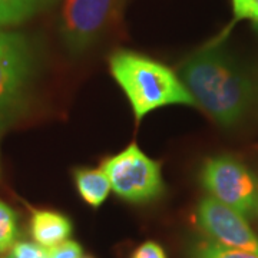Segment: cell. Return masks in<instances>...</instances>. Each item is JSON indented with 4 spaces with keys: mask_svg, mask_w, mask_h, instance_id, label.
Listing matches in <instances>:
<instances>
[{
    "mask_svg": "<svg viewBox=\"0 0 258 258\" xmlns=\"http://www.w3.org/2000/svg\"><path fill=\"white\" fill-rule=\"evenodd\" d=\"M30 232L37 244L52 248L71 237L72 221L60 212L35 210L30 218Z\"/></svg>",
    "mask_w": 258,
    "mask_h": 258,
    "instance_id": "ba28073f",
    "label": "cell"
},
{
    "mask_svg": "<svg viewBox=\"0 0 258 258\" xmlns=\"http://www.w3.org/2000/svg\"><path fill=\"white\" fill-rule=\"evenodd\" d=\"M132 258H166L165 252L162 247L154 242V241H148L144 242L141 247L137 248V251L134 252Z\"/></svg>",
    "mask_w": 258,
    "mask_h": 258,
    "instance_id": "2e32d148",
    "label": "cell"
},
{
    "mask_svg": "<svg viewBox=\"0 0 258 258\" xmlns=\"http://www.w3.org/2000/svg\"><path fill=\"white\" fill-rule=\"evenodd\" d=\"M12 255L15 258H49V251H46L40 244L20 241L13 245Z\"/></svg>",
    "mask_w": 258,
    "mask_h": 258,
    "instance_id": "5bb4252c",
    "label": "cell"
},
{
    "mask_svg": "<svg viewBox=\"0 0 258 258\" xmlns=\"http://www.w3.org/2000/svg\"><path fill=\"white\" fill-rule=\"evenodd\" d=\"M113 10V0H64L59 32L71 55H82L99 39Z\"/></svg>",
    "mask_w": 258,
    "mask_h": 258,
    "instance_id": "8992f818",
    "label": "cell"
},
{
    "mask_svg": "<svg viewBox=\"0 0 258 258\" xmlns=\"http://www.w3.org/2000/svg\"><path fill=\"white\" fill-rule=\"evenodd\" d=\"M111 74L122 88L137 120L166 105L197 106L181 78L168 66L131 50L109 57Z\"/></svg>",
    "mask_w": 258,
    "mask_h": 258,
    "instance_id": "7a4b0ae2",
    "label": "cell"
},
{
    "mask_svg": "<svg viewBox=\"0 0 258 258\" xmlns=\"http://www.w3.org/2000/svg\"><path fill=\"white\" fill-rule=\"evenodd\" d=\"M18 237V215L8 204L0 201V254L13 248Z\"/></svg>",
    "mask_w": 258,
    "mask_h": 258,
    "instance_id": "8fae6325",
    "label": "cell"
},
{
    "mask_svg": "<svg viewBox=\"0 0 258 258\" xmlns=\"http://www.w3.org/2000/svg\"><path fill=\"white\" fill-rule=\"evenodd\" d=\"M255 212H257V215H258V201H257V208H255Z\"/></svg>",
    "mask_w": 258,
    "mask_h": 258,
    "instance_id": "ffe728a7",
    "label": "cell"
},
{
    "mask_svg": "<svg viewBox=\"0 0 258 258\" xmlns=\"http://www.w3.org/2000/svg\"><path fill=\"white\" fill-rule=\"evenodd\" d=\"M5 258H15V257H13V255L10 254V255H8V257H5Z\"/></svg>",
    "mask_w": 258,
    "mask_h": 258,
    "instance_id": "ac0fdd59",
    "label": "cell"
},
{
    "mask_svg": "<svg viewBox=\"0 0 258 258\" xmlns=\"http://www.w3.org/2000/svg\"><path fill=\"white\" fill-rule=\"evenodd\" d=\"M235 20H252L258 23V0H231Z\"/></svg>",
    "mask_w": 258,
    "mask_h": 258,
    "instance_id": "4fadbf2b",
    "label": "cell"
},
{
    "mask_svg": "<svg viewBox=\"0 0 258 258\" xmlns=\"http://www.w3.org/2000/svg\"><path fill=\"white\" fill-rule=\"evenodd\" d=\"M74 181L83 201L93 208L101 207L112 189L111 181L102 168H76L74 171Z\"/></svg>",
    "mask_w": 258,
    "mask_h": 258,
    "instance_id": "9c48e42d",
    "label": "cell"
},
{
    "mask_svg": "<svg viewBox=\"0 0 258 258\" xmlns=\"http://www.w3.org/2000/svg\"><path fill=\"white\" fill-rule=\"evenodd\" d=\"M201 181L212 198L245 220L255 212L258 182L248 168L238 159L230 155L208 159L201 172Z\"/></svg>",
    "mask_w": 258,
    "mask_h": 258,
    "instance_id": "5b68a950",
    "label": "cell"
},
{
    "mask_svg": "<svg viewBox=\"0 0 258 258\" xmlns=\"http://www.w3.org/2000/svg\"><path fill=\"white\" fill-rule=\"evenodd\" d=\"M52 0H0V28L25 22Z\"/></svg>",
    "mask_w": 258,
    "mask_h": 258,
    "instance_id": "30bf717a",
    "label": "cell"
},
{
    "mask_svg": "<svg viewBox=\"0 0 258 258\" xmlns=\"http://www.w3.org/2000/svg\"><path fill=\"white\" fill-rule=\"evenodd\" d=\"M36 71V50L28 37L0 32V129L25 109Z\"/></svg>",
    "mask_w": 258,
    "mask_h": 258,
    "instance_id": "3957f363",
    "label": "cell"
},
{
    "mask_svg": "<svg viewBox=\"0 0 258 258\" xmlns=\"http://www.w3.org/2000/svg\"><path fill=\"white\" fill-rule=\"evenodd\" d=\"M179 78L197 105L225 128L240 123L255 102L257 88L251 76L218 46L185 59Z\"/></svg>",
    "mask_w": 258,
    "mask_h": 258,
    "instance_id": "6da1fadb",
    "label": "cell"
},
{
    "mask_svg": "<svg viewBox=\"0 0 258 258\" xmlns=\"http://www.w3.org/2000/svg\"><path fill=\"white\" fill-rule=\"evenodd\" d=\"M83 249L76 241L66 240L49 249V258H82Z\"/></svg>",
    "mask_w": 258,
    "mask_h": 258,
    "instance_id": "9a60e30c",
    "label": "cell"
},
{
    "mask_svg": "<svg viewBox=\"0 0 258 258\" xmlns=\"http://www.w3.org/2000/svg\"><path fill=\"white\" fill-rule=\"evenodd\" d=\"M254 29H255V32L258 33V23H254Z\"/></svg>",
    "mask_w": 258,
    "mask_h": 258,
    "instance_id": "e0dca14e",
    "label": "cell"
},
{
    "mask_svg": "<svg viewBox=\"0 0 258 258\" xmlns=\"http://www.w3.org/2000/svg\"><path fill=\"white\" fill-rule=\"evenodd\" d=\"M197 221L212 240L258 257V237L251 231L245 218L215 198L207 197L200 203Z\"/></svg>",
    "mask_w": 258,
    "mask_h": 258,
    "instance_id": "52a82bcc",
    "label": "cell"
},
{
    "mask_svg": "<svg viewBox=\"0 0 258 258\" xmlns=\"http://www.w3.org/2000/svg\"><path fill=\"white\" fill-rule=\"evenodd\" d=\"M102 169L109 178L112 189L129 203H148L164 192L161 166L148 158L137 144L106 158Z\"/></svg>",
    "mask_w": 258,
    "mask_h": 258,
    "instance_id": "277c9868",
    "label": "cell"
},
{
    "mask_svg": "<svg viewBox=\"0 0 258 258\" xmlns=\"http://www.w3.org/2000/svg\"><path fill=\"white\" fill-rule=\"evenodd\" d=\"M192 258H258L257 255L224 245L215 240H207L200 242L194 249Z\"/></svg>",
    "mask_w": 258,
    "mask_h": 258,
    "instance_id": "7c38bea8",
    "label": "cell"
},
{
    "mask_svg": "<svg viewBox=\"0 0 258 258\" xmlns=\"http://www.w3.org/2000/svg\"><path fill=\"white\" fill-rule=\"evenodd\" d=\"M82 258H93V257H91V255H85V257H82Z\"/></svg>",
    "mask_w": 258,
    "mask_h": 258,
    "instance_id": "d6986e66",
    "label": "cell"
}]
</instances>
